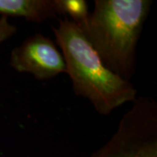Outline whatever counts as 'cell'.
Wrapping results in <instances>:
<instances>
[{"mask_svg": "<svg viewBox=\"0 0 157 157\" xmlns=\"http://www.w3.org/2000/svg\"><path fill=\"white\" fill-rule=\"evenodd\" d=\"M153 5L151 0H96L78 26L110 71L130 81L136 71V48Z\"/></svg>", "mask_w": 157, "mask_h": 157, "instance_id": "cell-1", "label": "cell"}, {"mask_svg": "<svg viewBox=\"0 0 157 157\" xmlns=\"http://www.w3.org/2000/svg\"><path fill=\"white\" fill-rule=\"evenodd\" d=\"M52 32L75 94L88 100L100 114L108 115L138 97L130 81L106 67L75 23L65 17Z\"/></svg>", "mask_w": 157, "mask_h": 157, "instance_id": "cell-2", "label": "cell"}, {"mask_svg": "<svg viewBox=\"0 0 157 157\" xmlns=\"http://www.w3.org/2000/svg\"><path fill=\"white\" fill-rule=\"evenodd\" d=\"M112 137L90 157H157V103L137 97Z\"/></svg>", "mask_w": 157, "mask_h": 157, "instance_id": "cell-3", "label": "cell"}, {"mask_svg": "<svg viewBox=\"0 0 157 157\" xmlns=\"http://www.w3.org/2000/svg\"><path fill=\"white\" fill-rule=\"evenodd\" d=\"M10 65L18 73L33 75L38 80H49L67 73L61 51L50 38L36 33L13 48Z\"/></svg>", "mask_w": 157, "mask_h": 157, "instance_id": "cell-4", "label": "cell"}, {"mask_svg": "<svg viewBox=\"0 0 157 157\" xmlns=\"http://www.w3.org/2000/svg\"><path fill=\"white\" fill-rule=\"evenodd\" d=\"M0 14L36 23L59 17L54 0H0Z\"/></svg>", "mask_w": 157, "mask_h": 157, "instance_id": "cell-5", "label": "cell"}, {"mask_svg": "<svg viewBox=\"0 0 157 157\" xmlns=\"http://www.w3.org/2000/svg\"><path fill=\"white\" fill-rule=\"evenodd\" d=\"M59 16L70 17L69 20L80 26L89 17L88 4L85 0H54Z\"/></svg>", "mask_w": 157, "mask_h": 157, "instance_id": "cell-6", "label": "cell"}, {"mask_svg": "<svg viewBox=\"0 0 157 157\" xmlns=\"http://www.w3.org/2000/svg\"><path fill=\"white\" fill-rule=\"evenodd\" d=\"M17 28L10 23L8 17L5 16L0 17V44L3 43L17 33Z\"/></svg>", "mask_w": 157, "mask_h": 157, "instance_id": "cell-7", "label": "cell"}]
</instances>
